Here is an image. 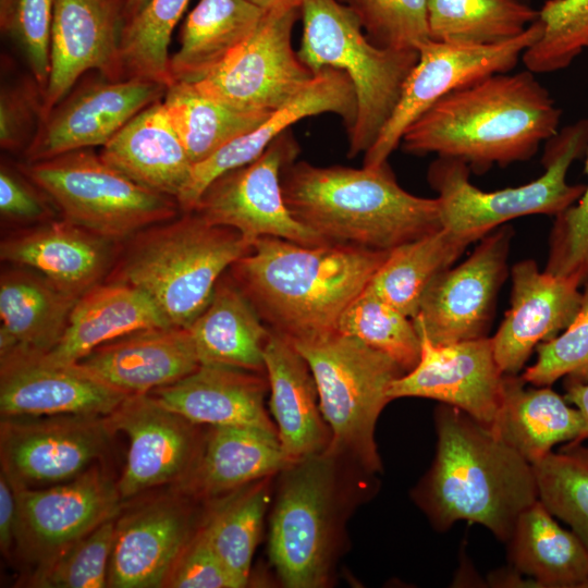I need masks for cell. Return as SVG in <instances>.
<instances>
[{"mask_svg": "<svg viewBox=\"0 0 588 588\" xmlns=\"http://www.w3.org/2000/svg\"><path fill=\"white\" fill-rule=\"evenodd\" d=\"M561 113L535 73H495L443 96L401 144L408 154L457 159L480 173L534 157L558 133Z\"/></svg>", "mask_w": 588, "mask_h": 588, "instance_id": "6da1fadb", "label": "cell"}, {"mask_svg": "<svg viewBox=\"0 0 588 588\" xmlns=\"http://www.w3.org/2000/svg\"><path fill=\"white\" fill-rule=\"evenodd\" d=\"M433 420L436 454L412 498L437 531L467 522L505 543L519 515L539 500L534 466L456 407L438 405Z\"/></svg>", "mask_w": 588, "mask_h": 588, "instance_id": "7a4b0ae2", "label": "cell"}, {"mask_svg": "<svg viewBox=\"0 0 588 588\" xmlns=\"http://www.w3.org/2000/svg\"><path fill=\"white\" fill-rule=\"evenodd\" d=\"M389 252L262 236L230 269L267 327L292 344L338 332Z\"/></svg>", "mask_w": 588, "mask_h": 588, "instance_id": "3957f363", "label": "cell"}, {"mask_svg": "<svg viewBox=\"0 0 588 588\" xmlns=\"http://www.w3.org/2000/svg\"><path fill=\"white\" fill-rule=\"evenodd\" d=\"M282 191L294 218L327 243L390 252L443 228L438 197L405 191L388 162L355 169L293 161Z\"/></svg>", "mask_w": 588, "mask_h": 588, "instance_id": "277c9868", "label": "cell"}, {"mask_svg": "<svg viewBox=\"0 0 588 588\" xmlns=\"http://www.w3.org/2000/svg\"><path fill=\"white\" fill-rule=\"evenodd\" d=\"M131 240L110 282L145 292L171 326L188 328L208 305L224 271L253 243L195 211L151 225Z\"/></svg>", "mask_w": 588, "mask_h": 588, "instance_id": "5b68a950", "label": "cell"}, {"mask_svg": "<svg viewBox=\"0 0 588 588\" xmlns=\"http://www.w3.org/2000/svg\"><path fill=\"white\" fill-rule=\"evenodd\" d=\"M297 53L314 72L331 66L351 79L356 118L348 130V156L366 152L393 113L418 51L375 46L355 14L339 0H303Z\"/></svg>", "mask_w": 588, "mask_h": 588, "instance_id": "8992f818", "label": "cell"}, {"mask_svg": "<svg viewBox=\"0 0 588 588\" xmlns=\"http://www.w3.org/2000/svg\"><path fill=\"white\" fill-rule=\"evenodd\" d=\"M343 462L324 451L279 474L268 555L286 588H321L329 583L341 528Z\"/></svg>", "mask_w": 588, "mask_h": 588, "instance_id": "52a82bcc", "label": "cell"}, {"mask_svg": "<svg viewBox=\"0 0 588 588\" xmlns=\"http://www.w3.org/2000/svg\"><path fill=\"white\" fill-rule=\"evenodd\" d=\"M309 365L332 439L327 451L363 473L382 470L375 430L392 382L405 373L383 353L335 332L293 344Z\"/></svg>", "mask_w": 588, "mask_h": 588, "instance_id": "ba28073f", "label": "cell"}, {"mask_svg": "<svg viewBox=\"0 0 588 588\" xmlns=\"http://www.w3.org/2000/svg\"><path fill=\"white\" fill-rule=\"evenodd\" d=\"M588 148V119L558 131L546 142L544 172L516 187L485 192L469 181V167L457 159L438 157L427 179L440 201L443 228L478 241L509 221L531 215L556 216L574 205L585 184H568L571 164Z\"/></svg>", "mask_w": 588, "mask_h": 588, "instance_id": "9c48e42d", "label": "cell"}, {"mask_svg": "<svg viewBox=\"0 0 588 588\" xmlns=\"http://www.w3.org/2000/svg\"><path fill=\"white\" fill-rule=\"evenodd\" d=\"M63 219L111 242L171 220L177 201L150 191L108 163L91 148L20 164Z\"/></svg>", "mask_w": 588, "mask_h": 588, "instance_id": "30bf717a", "label": "cell"}, {"mask_svg": "<svg viewBox=\"0 0 588 588\" xmlns=\"http://www.w3.org/2000/svg\"><path fill=\"white\" fill-rule=\"evenodd\" d=\"M542 32L538 19L518 37L500 44L427 41L418 51V61L404 83L393 113L365 152L364 167L388 162L405 130L443 96L489 75L511 72Z\"/></svg>", "mask_w": 588, "mask_h": 588, "instance_id": "8fae6325", "label": "cell"}, {"mask_svg": "<svg viewBox=\"0 0 588 588\" xmlns=\"http://www.w3.org/2000/svg\"><path fill=\"white\" fill-rule=\"evenodd\" d=\"M302 4L265 12L249 39L222 66L194 83L204 95L247 112H274L298 93L315 74L292 47L293 28Z\"/></svg>", "mask_w": 588, "mask_h": 588, "instance_id": "7c38bea8", "label": "cell"}, {"mask_svg": "<svg viewBox=\"0 0 588 588\" xmlns=\"http://www.w3.org/2000/svg\"><path fill=\"white\" fill-rule=\"evenodd\" d=\"M297 154V143L287 130L254 161L213 180L193 211L212 224L236 230L250 243L273 236L306 246L328 244L297 221L285 204L282 173Z\"/></svg>", "mask_w": 588, "mask_h": 588, "instance_id": "4fadbf2b", "label": "cell"}, {"mask_svg": "<svg viewBox=\"0 0 588 588\" xmlns=\"http://www.w3.org/2000/svg\"><path fill=\"white\" fill-rule=\"evenodd\" d=\"M513 235L510 224L498 226L478 241L464 261L442 271L427 286L413 319L432 344L488 336L509 274Z\"/></svg>", "mask_w": 588, "mask_h": 588, "instance_id": "5bb4252c", "label": "cell"}, {"mask_svg": "<svg viewBox=\"0 0 588 588\" xmlns=\"http://www.w3.org/2000/svg\"><path fill=\"white\" fill-rule=\"evenodd\" d=\"M113 434L106 416L1 417V471L13 487L62 483L95 465Z\"/></svg>", "mask_w": 588, "mask_h": 588, "instance_id": "9a60e30c", "label": "cell"}, {"mask_svg": "<svg viewBox=\"0 0 588 588\" xmlns=\"http://www.w3.org/2000/svg\"><path fill=\"white\" fill-rule=\"evenodd\" d=\"M13 487V486H12ZM17 551L37 567L45 565L121 512L114 482L98 465L48 488L13 487Z\"/></svg>", "mask_w": 588, "mask_h": 588, "instance_id": "2e32d148", "label": "cell"}, {"mask_svg": "<svg viewBox=\"0 0 588 588\" xmlns=\"http://www.w3.org/2000/svg\"><path fill=\"white\" fill-rule=\"evenodd\" d=\"M107 417L111 430L128 438L125 467L117 487L122 502L152 488L181 487L199 458V425L163 406L150 393L127 395Z\"/></svg>", "mask_w": 588, "mask_h": 588, "instance_id": "e0dca14e", "label": "cell"}, {"mask_svg": "<svg viewBox=\"0 0 588 588\" xmlns=\"http://www.w3.org/2000/svg\"><path fill=\"white\" fill-rule=\"evenodd\" d=\"M168 85L140 77L112 81L85 74L45 117L25 162L103 146L134 115L161 100Z\"/></svg>", "mask_w": 588, "mask_h": 588, "instance_id": "ac0fdd59", "label": "cell"}, {"mask_svg": "<svg viewBox=\"0 0 588 588\" xmlns=\"http://www.w3.org/2000/svg\"><path fill=\"white\" fill-rule=\"evenodd\" d=\"M180 489L121 512L115 520L108 587H164L205 513Z\"/></svg>", "mask_w": 588, "mask_h": 588, "instance_id": "d6986e66", "label": "cell"}, {"mask_svg": "<svg viewBox=\"0 0 588 588\" xmlns=\"http://www.w3.org/2000/svg\"><path fill=\"white\" fill-rule=\"evenodd\" d=\"M417 365L396 378L391 401L422 397L456 407L491 427L505 393L506 375L499 367L489 336L432 344L425 334Z\"/></svg>", "mask_w": 588, "mask_h": 588, "instance_id": "ffe728a7", "label": "cell"}, {"mask_svg": "<svg viewBox=\"0 0 588 588\" xmlns=\"http://www.w3.org/2000/svg\"><path fill=\"white\" fill-rule=\"evenodd\" d=\"M126 396L76 363H56L45 353L26 351L0 355L1 417L108 416Z\"/></svg>", "mask_w": 588, "mask_h": 588, "instance_id": "44dd1931", "label": "cell"}, {"mask_svg": "<svg viewBox=\"0 0 588 588\" xmlns=\"http://www.w3.org/2000/svg\"><path fill=\"white\" fill-rule=\"evenodd\" d=\"M125 3L126 0L54 1L44 117L89 72L122 81L119 47Z\"/></svg>", "mask_w": 588, "mask_h": 588, "instance_id": "7402d4cb", "label": "cell"}, {"mask_svg": "<svg viewBox=\"0 0 588 588\" xmlns=\"http://www.w3.org/2000/svg\"><path fill=\"white\" fill-rule=\"evenodd\" d=\"M511 304L491 338L504 375H519L537 346L560 334L577 315L583 283L540 270L534 259L511 268Z\"/></svg>", "mask_w": 588, "mask_h": 588, "instance_id": "603a6c76", "label": "cell"}, {"mask_svg": "<svg viewBox=\"0 0 588 588\" xmlns=\"http://www.w3.org/2000/svg\"><path fill=\"white\" fill-rule=\"evenodd\" d=\"M321 113L340 115L347 131L354 124L356 95L351 79L342 70L322 68L301 93L258 126L194 164L191 177L176 199L181 211H193L200 195L213 180L254 161L278 136L290 130L291 125Z\"/></svg>", "mask_w": 588, "mask_h": 588, "instance_id": "cb8c5ba5", "label": "cell"}, {"mask_svg": "<svg viewBox=\"0 0 588 588\" xmlns=\"http://www.w3.org/2000/svg\"><path fill=\"white\" fill-rule=\"evenodd\" d=\"M84 370L127 394H146L196 370L199 358L187 328L139 329L108 341L79 359Z\"/></svg>", "mask_w": 588, "mask_h": 588, "instance_id": "d4e9b609", "label": "cell"}, {"mask_svg": "<svg viewBox=\"0 0 588 588\" xmlns=\"http://www.w3.org/2000/svg\"><path fill=\"white\" fill-rule=\"evenodd\" d=\"M506 544L509 567L492 572V587L588 588V550L540 500L517 518Z\"/></svg>", "mask_w": 588, "mask_h": 588, "instance_id": "484cf974", "label": "cell"}, {"mask_svg": "<svg viewBox=\"0 0 588 588\" xmlns=\"http://www.w3.org/2000/svg\"><path fill=\"white\" fill-rule=\"evenodd\" d=\"M114 244L63 219L8 236L0 244V258L35 270L66 293L81 297L109 272Z\"/></svg>", "mask_w": 588, "mask_h": 588, "instance_id": "4316f807", "label": "cell"}, {"mask_svg": "<svg viewBox=\"0 0 588 588\" xmlns=\"http://www.w3.org/2000/svg\"><path fill=\"white\" fill-rule=\"evenodd\" d=\"M267 391L266 373L200 364L192 373L150 394L199 426H254L277 431L266 409Z\"/></svg>", "mask_w": 588, "mask_h": 588, "instance_id": "83f0119b", "label": "cell"}, {"mask_svg": "<svg viewBox=\"0 0 588 588\" xmlns=\"http://www.w3.org/2000/svg\"><path fill=\"white\" fill-rule=\"evenodd\" d=\"M270 413L290 464L322 453L332 433L320 409L315 378L297 348L271 331L265 347Z\"/></svg>", "mask_w": 588, "mask_h": 588, "instance_id": "f1b7e54d", "label": "cell"}, {"mask_svg": "<svg viewBox=\"0 0 588 588\" xmlns=\"http://www.w3.org/2000/svg\"><path fill=\"white\" fill-rule=\"evenodd\" d=\"M290 465L278 432L254 426H213L205 433L197 464L177 489L211 502L279 475Z\"/></svg>", "mask_w": 588, "mask_h": 588, "instance_id": "f546056e", "label": "cell"}, {"mask_svg": "<svg viewBox=\"0 0 588 588\" xmlns=\"http://www.w3.org/2000/svg\"><path fill=\"white\" fill-rule=\"evenodd\" d=\"M162 99L134 115L101 147L99 156L135 183L176 200L193 163Z\"/></svg>", "mask_w": 588, "mask_h": 588, "instance_id": "4dcf8cb0", "label": "cell"}, {"mask_svg": "<svg viewBox=\"0 0 588 588\" xmlns=\"http://www.w3.org/2000/svg\"><path fill=\"white\" fill-rule=\"evenodd\" d=\"M79 297L35 270L14 266L0 279V355L48 353L62 338Z\"/></svg>", "mask_w": 588, "mask_h": 588, "instance_id": "1f68e13d", "label": "cell"}, {"mask_svg": "<svg viewBox=\"0 0 588 588\" xmlns=\"http://www.w3.org/2000/svg\"><path fill=\"white\" fill-rule=\"evenodd\" d=\"M171 326L154 301L130 284H98L74 305L58 344L45 355L61 364H75L97 346L127 334Z\"/></svg>", "mask_w": 588, "mask_h": 588, "instance_id": "d6a6232c", "label": "cell"}, {"mask_svg": "<svg viewBox=\"0 0 588 588\" xmlns=\"http://www.w3.org/2000/svg\"><path fill=\"white\" fill-rule=\"evenodd\" d=\"M265 12L248 0H199L169 59L170 84L197 83L217 71L249 39Z\"/></svg>", "mask_w": 588, "mask_h": 588, "instance_id": "836d02e7", "label": "cell"}, {"mask_svg": "<svg viewBox=\"0 0 588 588\" xmlns=\"http://www.w3.org/2000/svg\"><path fill=\"white\" fill-rule=\"evenodd\" d=\"M526 384L520 375H506L504 399L490 428L534 465L558 445L577 441L583 417L550 385Z\"/></svg>", "mask_w": 588, "mask_h": 588, "instance_id": "e575fe53", "label": "cell"}, {"mask_svg": "<svg viewBox=\"0 0 588 588\" xmlns=\"http://www.w3.org/2000/svg\"><path fill=\"white\" fill-rule=\"evenodd\" d=\"M222 277L206 308L187 328L199 362L265 373L271 330L236 281Z\"/></svg>", "mask_w": 588, "mask_h": 588, "instance_id": "d590c367", "label": "cell"}, {"mask_svg": "<svg viewBox=\"0 0 588 588\" xmlns=\"http://www.w3.org/2000/svg\"><path fill=\"white\" fill-rule=\"evenodd\" d=\"M476 237L442 228L391 249L368 286L414 318L431 281L452 267Z\"/></svg>", "mask_w": 588, "mask_h": 588, "instance_id": "8d00e7d4", "label": "cell"}, {"mask_svg": "<svg viewBox=\"0 0 588 588\" xmlns=\"http://www.w3.org/2000/svg\"><path fill=\"white\" fill-rule=\"evenodd\" d=\"M272 479H260L208 502L205 512L201 529L236 588L248 584L254 552L270 503Z\"/></svg>", "mask_w": 588, "mask_h": 588, "instance_id": "74e56055", "label": "cell"}, {"mask_svg": "<svg viewBox=\"0 0 588 588\" xmlns=\"http://www.w3.org/2000/svg\"><path fill=\"white\" fill-rule=\"evenodd\" d=\"M193 166L258 126L272 112H247L200 93L194 83H172L162 99Z\"/></svg>", "mask_w": 588, "mask_h": 588, "instance_id": "f35d334b", "label": "cell"}, {"mask_svg": "<svg viewBox=\"0 0 588 588\" xmlns=\"http://www.w3.org/2000/svg\"><path fill=\"white\" fill-rule=\"evenodd\" d=\"M430 38L465 45H493L522 35L539 19L523 0H427Z\"/></svg>", "mask_w": 588, "mask_h": 588, "instance_id": "ab89813d", "label": "cell"}, {"mask_svg": "<svg viewBox=\"0 0 588 588\" xmlns=\"http://www.w3.org/2000/svg\"><path fill=\"white\" fill-rule=\"evenodd\" d=\"M189 0H149L123 22L119 59L121 78H147L170 85L171 35Z\"/></svg>", "mask_w": 588, "mask_h": 588, "instance_id": "60d3db41", "label": "cell"}, {"mask_svg": "<svg viewBox=\"0 0 588 588\" xmlns=\"http://www.w3.org/2000/svg\"><path fill=\"white\" fill-rule=\"evenodd\" d=\"M338 332L389 356L404 372L412 370L420 358L421 338L414 319L368 285L342 314Z\"/></svg>", "mask_w": 588, "mask_h": 588, "instance_id": "b9f144b4", "label": "cell"}, {"mask_svg": "<svg viewBox=\"0 0 588 588\" xmlns=\"http://www.w3.org/2000/svg\"><path fill=\"white\" fill-rule=\"evenodd\" d=\"M532 466L539 500L588 550V439L562 444Z\"/></svg>", "mask_w": 588, "mask_h": 588, "instance_id": "7bdbcfd3", "label": "cell"}, {"mask_svg": "<svg viewBox=\"0 0 588 588\" xmlns=\"http://www.w3.org/2000/svg\"><path fill=\"white\" fill-rule=\"evenodd\" d=\"M541 37L522 56L526 70H563L588 49V0H547L539 10Z\"/></svg>", "mask_w": 588, "mask_h": 588, "instance_id": "ee69618b", "label": "cell"}, {"mask_svg": "<svg viewBox=\"0 0 588 588\" xmlns=\"http://www.w3.org/2000/svg\"><path fill=\"white\" fill-rule=\"evenodd\" d=\"M117 517L75 541L49 563L38 566L29 580L40 588L108 587Z\"/></svg>", "mask_w": 588, "mask_h": 588, "instance_id": "f6af8a7d", "label": "cell"}, {"mask_svg": "<svg viewBox=\"0 0 588 588\" xmlns=\"http://www.w3.org/2000/svg\"><path fill=\"white\" fill-rule=\"evenodd\" d=\"M359 21L375 46L393 50L419 49L429 41L427 0H339Z\"/></svg>", "mask_w": 588, "mask_h": 588, "instance_id": "bcb514c9", "label": "cell"}, {"mask_svg": "<svg viewBox=\"0 0 588 588\" xmlns=\"http://www.w3.org/2000/svg\"><path fill=\"white\" fill-rule=\"evenodd\" d=\"M56 0H0V29L17 49L42 91L50 71Z\"/></svg>", "mask_w": 588, "mask_h": 588, "instance_id": "7dc6e473", "label": "cell"}, {"mask_svg": "<svg viewBox=\"0 0 588 588\" xmlns=\"http://www.w3.org/2000/svg\"><path fill=\"white\" fill-rule=\"evenodd\" d=\"M534 364L520 377L531 385H552L561 378L588 381V280L580 308L572 322L553 339L540 343Z\"/></svg>", "mask_w": 588, "mask_h": 588, "instance_id": "c3c4849f", "label": "cell"}, {"mask_svg": "<svg viewBox=\"0 0 588 588\" xmlns=\"http://www.w3.org/2000/svg\"><path fill=\"white\" fill-rule=\"evenodd\" d=\"M44 119V91L30 73L2 81L0 89V146L24 155Z\"/></svg>", "mask_w": 588, "mask_h": 588, "instance_id": "681fc988", "label": "cell"}, {"mask_svg": "<svg viewBox=\"0 0 588 588\" xmlns=\"http://www.w3.org/2000/svg\"><path fill=\"white\" fill-rule=\"evenodd\" d=\"M587 184L580 198L555 216L549 236L544 270L555 275L588 280V148Z\"/></svg>", "mask_w": 588, "mask_h": 588, "instance_id": "f907efd6", "label": "cell"}, {"mask_svg": "<svg viewBox=\"0 0 588 588\" xmlns=\"http://www.w3.org/2000/svg\"><path fill=\"white\" fill-rule=\"evenodd\" d=\"M164 587L236 588L234 580L204 534L201 525L179 558Z\"/></svg>", "mask_w": 588, "mask_h": 588, "instance_id": "816d5d0a", "label": "cell"}, {"mask_svg": "<svg viewBox=\"0 0 588 588\" xmlns=\"http://www.w3.org/2000/svg\"><path fill=\"white\" fill-rule=\"evenodd\" d=\"M51 200L22 171L7 162L0 167V212L19 222L46 221L51 215ZM53 205V204H52Z\"/></svg>", "mask_w": 588, "mask_h": 588, "instance_id": "f5cc1de1", "label": "cell"}, {"mask_svg": "<svg viewBox=\"0 0 588 588\" xmlns=\"http://www.w3.org/2000/svg\"><path fill=\"white\" fill-rule=\"evenodd\" d=\"M16 500L8 477L0 473V548L9 556L15 543Z\"/></svg>", "mask_w": 588, "mask_h": 588, "instance_id": "db71d44e", "label": "cell"}, {"mask_svg": "<svg viewBox=\"0 0 588 588\" xmlns=\"http://www.w3.org/2000/svg\"><path fill=\"white\" fill-rule=\"evenodd\" d=\"M564 390L566 401L575 406L583 417V431L580 438L575 442L586 440L588 439V381L565 379Z\"/></svg>", "mask_w": 588, "mask_h": 588, "instance_id": "11a10c76", "label": "cell"}, {"mask_svg": "<svg viewBox=\"0 0 588 588\" xmlns=\"http://www.w3.org/2000/svg\"><path fill=\"white\" fill-rule=\"evenodd\" d=\"M253 4L261 8L265 11L286 5V4H302L303 0H248Z\"/></svg>", "mask_w": 588, "mask_h": 588, "instance_id": "9f6ffc18", "label": "cell"}, {"mask_svg": "<svg viewBox=\"0 0 588 588\" xmlns=\"http://www.w3.org/2000/svg\"><path fill=\"white\" fill-rule=\"evenodd\" d=\"M149 0H126L123 22L136 15Z\"/></svg>", "mask_w": 588, "mask_h": 588, "instance_id": "6f0895ef", "label": "cell"}, {"mask_svg": "<svg viewBox=\"0 0 588 588\" xmlns=\"http://www.w3.org/2000/svg\"><path fill=\"white\" fill-rule=\"evenodd\" d=\"M523 1H525V0H523Z\"/></svg>", "mask_w": 588, "mask_h": 588, "instance_id": "680465c9", "label": "cell"}]
</instances>
